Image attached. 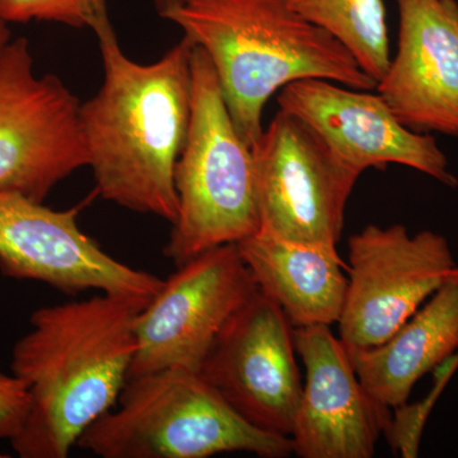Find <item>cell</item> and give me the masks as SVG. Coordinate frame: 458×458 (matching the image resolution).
Instances as JSON below:
<instances>
[{"label": "cell", "mask_w": 458, "mask_h": 458, "mask_svg": "<svg viewBox=\"0 0 458 458\" xmlns=\"http://www.w3.org/2000/svg\"><path fill=\"white\" fill-rule=\"evenodd\" d=\"M304 20L336 38L361 71L378 82L390 65L386 9L382 0H288Z\"/></svg>", "instance_id": "obj_17"}, {"label": "cell", "mask_w": 458, "mask_h": 458, "mask_svg": "<svg viewBox=\"0 0 458 458\" xmlns=\"http://www.w3.org/2000/svg\"><path fill=\"white\" fill-rule=\"evenodd\" d=\"M84 203L54 210L18 192L0 191V273L65 294L99 291L143 310L164 279L105 252L77 222Z\"/></svg>", "instance_id": "obj_10"}, {"label": "cell", "mask_w": 458, "mask_h": 458, "mask_svg": "<svg viewBox=\"0 0 458 458\" xmlns=\"http://www.w3.org/2000/svg\"><path fill=\"white\" fill-rule=\"evenodd\" d=\"M258 289L237 243L177 267L135 318L129 378L170 369L199 372L229 319Z\"/></svg>", "instance_id": "obj_9"}, {"label": "cell", "mask_w": 458, "mask_h": 458, "mask_svg": "<svg viewBox=\"0 0 458 458\" xmlns=\"http://www.w3.org/2000/svg\"><path fill=\"white\" fill-rule=\"evenodd\" d=\"M259 291L292 327H331L342 316L348 276L336 246L297 242L259 229L237 243Z\"/></svg>", "instance_id": "obj_15"}, {"label": "cell", "mask_w": 458, "mask_h": 458, "mask_svg": "<svg viewBox=\"0 0 458 458\" xmlns=\"http://www.w3.org/2000/svg\"><path fill=\"white\" fill-rule=\"evenodd\" d=\"M191 117L174 168L179 214L164 254L176 267L260 229L251 147L238 134L209 56L191 57Z\"/></svg>", "instance_id": "obj_5"}, {"label": "cell", "mask_w": 458, "mask_h": 458, "mask_svg": "<svg viewBox=\"0 0 458 458\" xmlns=\"http://www.w3.org/2000/svg\"><path fill=\"white\" fill-rule=\"evenodd\" d=\"M251 150L260 229L337 247L360 172L340 159L311 125L283 110Z\"/></svg>", "instance_id": "obj_7"}, {"label": "cell", "mask_w": 458, "mask_h": 458, "mask_svg": "<svg viewBox=\"0 0 458 458\" xmlns=\"http://www.w3.org/2000/svg\"><path fill=\"white\" fill-rule=\"evenodd\" d=\"M295 354L294 327L258 289L229 319L199 372L252 426L291 437L303 387Z\"/></svg>", "instance_id": "obj_11"}, {"label": "cell", "mask_w": 458, "mask_h": 458, "mask_svg": "<svg viewBox=\"0 0 458 458\" xmlns=\"http://www.w3.org/2000/svg\"><path fill=\"white\" fill-rule=\"evenodd\" d=\"M30 406L29 388L16 376L0 372V439H12L22 429Z\"/></svg>", "instance_id": "obj_20"}, {"label": "cell", "mask_w": 458, "mask_h": 458, "mask_svg": "<svg viewBox=\"0 0 458 458\" xmlns=\"http://www.w3.org/2000/svg\"><path fill=\"white\" fill-rule=\"evenodd\" d=\"M119 401L120 408L98 419L77 447L102 458L293 454L291 437L252 426L197 370L170 369L131 377Z\"/></svg>", "instance_id": "obj_4"}, {"label": "cell", "mask_w": 458, "mask_h": 458, "mask_svg": "<svg viewBox=\"0 0 458 458\" xmlns=\"http://www.w3.org/2000/svg\"><path fill=\"white\" fill-rule=\"evenodd\" d=\"M458 367V352L447 361L441 364L436 372V384L432 393L418 403H403L399 408L393 410L390 426L385 436L387 437L394 454L403 458L418 457L419 445H420L421 434L434 401L438 400L439 394L447 384L448 379L454 375Z\"/></svg>", "instance_id": "obj_19"}, {"label": "cell", "mask_w": 458, "mask_h": 458, "mask_svg": "<svg viewBox=\"0 0 458 458\" xmlns=\"http://www.w3.org/2000/svg\"><path fill=\"white\" fill-rule=\"evenodd\" d=\"M348 352L377 403L391 410L408 403L415 385L458 352V267L387 342Z\"/></svg>", "instance_id": "obj_16"}, {"label": "cell", "mask_w": 458, "mask_h": 458, "mask_svg": "<svg viewBox=\"0 0 458 458\" xmlns=\"http://www.w3.org/2000/svg\"><path fill=\"white\" fill-rule=\"evenodd\" d=\"M209 56L238 134L252 148L271 96L302 80L370 90L377 83L330 33L288 0H186L161 14Z\"/></svg>", "instance_id": "obj_3"}, {"label": "cell", "mask_w": 458, "mask_h": 458, "mask_svg": "<svg viewBox=\"0 0 458 458\" xmlns=\"http://www.w3.org/2000/svg\"><path fill=\"white\" fill-rule=\"evenodd\" d=\"M348 249L337 321L348 351L387 342L458 267L447 238L430 229L412 234L403 225H369L349 238Z\"/></svg>", "instance_id": "obj_8"}, {"label": "cell", "mask_w": 458, "mask_h": 458, "mask_svg": "<svg viewBox=\"0 0 458 458\" xmlns=\"http://www.w3.org/2000/svg\"><path fill=\"white\" fill-rule=\"evenodd\" d=\"M80 108L59 77L35 73L27 38L11 41L0 56V191L44 203L89 165Z\"/></svg>", "instance_id": "obj_6"}, {"label": "cell", "mask_w": 458, "mask_h": 458, "mask_svg": "<svg viewBox=\"0 0 458 458\" xmlns=\"http://www.w3.org/2000/svg\"><path fill=\"white\" fill-rule=\"evenodd\" d=\"M457 2H458V0H457Z\"/></svg>", "instance_id": "obj_23"}, {"label": "cell", "mask_w": 458, "mask_h": 458, "mask_svg": "<svg viewBox=\"0 0 458 458\" xmlns=\"http://www.w3.org/2000/svg\"><path fill=\"white\" fill-rule=\"evenodd\" d=\"M140 307L110 294L42 307L12 352L30 406L12 447L22 458H65L119 401L129 378Z\"/></svg>", "instance_id": "obj_2"}, {"label": "cell", "mask_w": 458, "mask_h": 458, "mask_svg": "<svg viewBox=\"0 0 458 458\" xmlns=\"http://www.w3.org/2000/svg\"><path fill=\"white\" fill-rule=\"evenodd\" d=\"M186 0H155L157 11H158L159 16L168 9L177 7V5L182 4Z\"/></svg>", "instance_id": "obj_22"}, {"label": "cell", "mask_w": 458, "mask_h": 458, "mask_svg": "<svg viewBox=\"0 0 458 458\" xmlns=\"http://www.w3.org/2000/svg\"><path fill=\"white\" fill-rule=\"evenodd\" d=\"M278 102L280 110L311 125L340 159L360 174L401 165L448 188L458 186L436 138L403 125L378 92L302 80L280 90Z\"/></svg>", "instance_id": "obj_12"}, {"label": "cell", "mask_w": 458, "mask_h": 458, "mask_svg": "<svg viewBox=\"0 0 458 458\" xmlns=\"http://www.w3.org/2000/svg\"><path fill=\"white\" fill-rule=\"evenodd\" d=\"M294 344L306 377L291 434L293 454L373 457L393 410L367 393L348 349L330 327L294 328Z\"/></svg>", "instance_id": "obj_13"}, {"label": "cell", "mask_w": 458, "mask_h": 458, "mask_svg": "<svg viewBox=\"0 0 458 458\" xmlns=\"http://www.w3.org/2000/svg\"><path fill=\"white\" fill-rule=\"evenodd\" d=\"M113 0H0V18L9 23L54 22L92 29L108 16Z\"/></svg>", "instance_id": "obj_18"}, {"label": "cell", "mask_w": 458, "mask_h": 458, "mask_svg": "<svg viewBox=\"0 0 458 458\" xmlns=\"http://www.w3.org/2000/svg\"><path fill=\"white\" fill-rule=\"evenodd\" d=\"M11 30H9V23L0 18V56L7 49L8 45L11 44Z\"/></svg>", "instance_id": "obj_21"}, {"label": "cell", "mask_w": 458, "mask_h": 458, "mask_svg": "<svg viewBox=\"0 0 458 458\" xmlns=\"http://www.w3.org/2000/svg\"><path fill=\"white\" fill-rule=\"evenodd\" d=\"M104 83L81 104L80 117L96 194L174 225L179 214L174 168L191 117L194 44L183 36L161 59L126 56L110 17L92 27Z\"/></svg>", "instance_id": "obj_1"}, {"label": "cell", "mask_w": 458, "mask_h": 458, "mask_svg": "<svg viewBox=\"0 0 458 458\" xmlns=\"http://www.w3.org/2000/svg\"><path fill=\"white\" fill-rule=\"evenodd\" d=\"M396 4V55L377 82V92L406 128L458 138V2Z\"/></svg>", "instance_id": "obj_14"}]
</instances>
